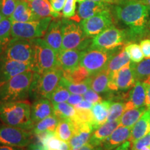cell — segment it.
I'll use <instances>...</instances> for the list:
<instances>
[{"mask_svg":"<svg viewBox=\"0 0 150 150\" xmlns=\"http://www.w3.org/2000/svg\"><path fill=\"white\" fill-rule=\"evenodd\" d=\"M114 11L118 20L130 28L131 35L144 33L149 22L148 7L138 0H118Z\"/></svg>","mask_w":150,"mask_h":150,"instance_id":"1","label":"cell"},{"mask_svg":"<svg viewBox=\"0 0 150 150\" xmlns=\"http://www.w3.org/2000/svg\"><path fill=\"white\" fill-rule=\"evenodd\" d=\"M31 105L26 101L0 102V119L5 125L31 130Z\"/></svg>","mask_w":150,"mask_h":150,"instance_id":"2","label":"cell"},{"mask_svg":"<svg viewBox=\"0 0 150 150\" xmlns=\"http://www.w3.org/2000/svg\"><path fill=\"white\" fill-rule=\"evenodd\" d=\"M35 72L27 71L11 79L0 87V102L25 101L31 92Z\"/></svg>","mask_w":150,"mask_h":150,"instance_id":"3","label":"cell"},{"mask_svg":"<svg viewBox=\"0 0 150 150\" xmlns=\"http://www.w3.org/2000/svg\"><path fill=\"white\" fill-rule=\"evenodd\" d=\"M34 47L33 72L43 74L58 67V58L56 52L44 39L38 38L31 40Z\"/></svg>","mask_w":150,"mask_h":150,"instance_id":"4","label":"cell"},{"mask_svg":"<svg viewBox=\"0 0 150 150\" xmlns=\"http://www.w3.org/2000/svg\"><path fill=\"white\" fill-rule=\"evenodd\" d=\"M63 71L59 67L48 70L43 74L35 72L31 91L35 93L39 98L50 99L63 76Z\"/></svg>","mask_w":150,"mask_h":150,"instance_id":"5","label":"cell"},{"mask_svg":"<svg viewBox=\"0 0 150 150\" xmlns=\"http://www.w3.org/2000/svg\"><path fill=\"white\" fill-rule=\"evenodd\" d=\"M52 20L49 17L33 22H13L11 39L32 40L44 36Z\"/></svg>","mask_w":150,"mask_h":150,"instance_id":"6","label":"cell"},{"mask_svg":"<svg viewBox=\"0 0 150 150\" xmlns=\"http://www.w3.org/2000/svg\"><path fill=\"white\" fill-rule=\"evenodd\" d=\"M117 50H103L90 47L82 50L79 65L85 67L91 75L96 74L106 68Z\"/></svg>","mask_w":150,"mask_h":150,"instance_id":"7","label":"cell"},{"mask_svg":"<svg viewBox=\"0 0 150 150\" xmlns=\"http://www.w3.org/2000/svg\"><path fill=\"white\" fill-rule=\"evenodd\" d=\"M62 35L63 43L61 50H82L86 47L84 44L86 37L81 24L75 20H62Z\"/></svg>","mask_w":150,"mask_h":150,"instance_id":"8","label":"cell"},{"mask_svg":"<svg viewBox=\"0 0 150 150\" xmlns=\"http://www.w3.org/2000/svg\"><path fill=\"white\" fill-rule=\"evenodd\" d=\"M34 55V47L31 40L11 39L6 49L4 56L3 58L6 59L29 63L32 66L33 68Z\"/></svg>","mask_w":150,"mask_h":150,"instance_id":"9","label":"cell"},{"mask_svg":"<svg viewBox=\"0 0 150 150\" xmlns=\"http://www.w3.org/2000/svg\"><path fill=\"white\" fill-rule=\"evenodd\" d=\"M126 36V31L112 25L94 37L90 47L103 50H117L122 45Z\"/></svg>","mask_w":150,"mask_h":150,"instance_id":"10","label":"cell"},{"mask_svg":"<svg viewBox=\"0 0 150 150\" xmlns=\"http://www.w3.org/2000/svg\"><path fill=\"white\" fill-rule=\"evenodd\" d=\"M33 134L31 130L19 127L0 126V144L16 147H25L31 144Z\"/></svg>","mask_w":150,"mask_h":150,"instance_id":"11","label":"cell"},{"mask_svg":"<svg viewBox=\"0 0 150 150\" xmlns=\"http://www.w3.org/2000/svg\"><path fill=\"white\" fill-rule=\"evenodd\" d=\"M81 25L87 38H94L112 25L110 10L104 11L95 16L81 21Z\"/></svg>","mask_w":150,"mask_h":150,"instance_id":"12","label":"cell"},{"mask_svg":"<svg viewBox=\"0 0 150 150\" xmlns=\"http://www.w3.org/2000/svg\"><path fill=\"white\" fill-rule=\"evenodd\" d=\"M135 79L132 64L129 63L122 67L120 70L110 74L108 89L116 91L119 90H127L135 84Z\"/></svg>","mask_w":150,"mask_h":150,"instance_id":"13","label":"cell"},{"mask_svg":"<svg viewBox=\"0 0 150 150\" xmlns=\"http://www.w3.org/2000/svg\"><path fill=\"white\" fill-rule=\"evenodd\" d=\"M27 71H33L32 66L29 63L2 58L0 61V87L13 76Z\"/></svg>","mask_w":150,"mask_h":150,"instance_id":"14","label":"cell"},{"mask_svg":"<svg viewBox=\"0 0 150 150\" xmlns=\"http://www.w3.org/2000/svg\"><path fill=\"white\" fill-rule=\"evenodd\" d=\"M62 24V20H55L52 21L44 35V40L56 52L57 55L61 51L63 43Z\"/></svg>","mask_w":150,"mask_h":150,"instance_id":"15","label":"cell"},{"mask_svg":"<svg viewBox=\"0 0 150 150\" xmlns=\"http://www.w3.org/2000/svg\"><path fill=\"white\" fill-rule=\"evenodd\" d=\"M82 50H61L57 55L58 67L63 72H70L79 65Z\"/></svg>","mask_w":150,"mask_h":150,"instance_id":"16","label":"cell"},{"mask_svg":"<svg viewBox=\"0 0 150 150\" xmlns=\"http://www.w3.org/2000/svg\"><path fill=\"white\" fill-rule=\"evenodd\" d=\"M110 10V4L95 1H84L79 3L78 8V21L88 19L104 11Z\"/></svg>","mask_w":150,"mask_h":150,"instance_id":"17","label":"cell"},{"mask_svg":"<svg viewBox=\"0 0 150 150\" xmlns=\"http://www.w3.org/2000/svg\"><path fill=\"white\" fill-rule=\"evenodd\" d=\"M131 128L120 125L102 143L103 150H112L129 140Z\"/></svg>","mask_w":150,"mask_h":150,"instance_id":"18","label":"cell"},{"mask_svg":"<svg viewBox=\"0 0 150 150\" xmlns=\"http://www.w3.org/2000/svg\"><path fill=\"white\" fill-rule=\"evenodd\" d=\"M54 115V106L49 99L40 98L31 106V120L33 125L49 116Z\"/></svg>","mask_w":150,"mask_h":150,"instance_id":"19","label":"cell"},{"mask_svg":"<svg viewBox=\"0 0 150 150\" xmlns=\"http://www.w3.org/2000/svg\"><path fill=\"white\" fill-rule=\"evenodd\" d=\"M10 19L13 22H29L40 20L30 7L27 0H19L16 10Z\"/></svg>","mask_w":150,"mask_h":150,"instance_id":"20","label":"cell"},{"mask_svg":"<svg viewBox=\"0 0 150 150\" xmlns=\"http://www.w3.org/2000/svg\"><path fill=\"white\" fill-rule=\"evenodd\" d=\"M120 125V120L106 122L101 127L95 129L92 134L89 140V143L95 146H100L105 141V140L112 134V131Z\"/></svg>","mask_w":150,"mask_h":150,"instance_id":"21","label":"cell"},{"mask_svg":"<svg viewBox=\"0 0 150 150\" xmlns=\"http://www.w3.org/2000/svg\"><path fill=\"white\" fill-rule=\"evenodd\" d=\"M149 132H150V108H147L131 128L129 140L131 144L134 143Z\"/></svg>","mask_w":150,"mask_h":150,"instance_id":"22","label":"cell"},{"mask_svg":"<svg viewBox=\"0 0 150 150\" xmlns=\"http://www.w3.org/2000/svg\"><path fill=\"white\" fill-rule=\"evenodd\" d=\"M111 103L112 102L110 100H104L93 104L91 111L93 113L95 130L107 122L108 110Z\"/></svg>","mask_w":150,"mask_h":150,"instance_id":"23","label":"cell"},{"mask_svg":"<svg viewBox=\"0 0 150 150\" xmlns=\"http://www.w3.org/2000/svg\"><path fill=\"white\" fill-rule=\"evenodd\" d=\"M28 1L35 14L40 19L49 17L57 18L61 16L60 13L54 11L50 0H31Z\"/></svg>","mask_w":150,"mask_h":150,"instance_id":"24","label":"cell"},{"mask_svg":"<svg viewBox=\"0 0 150 150\" xmlns=\"http://www.w3.org/2000/svg\"><path fill=\"white\" fill-rule=\"evenodd\" d=\"M110 74L106 69L96 74L91 75L89 78L91 88L97 93H103L108 91Z\"/></svg>","mask_w":150,"mask_h":150,"instance_id":"25","label":"cell"},{"mask_svg":"<svg viewBox=\"0 0 150 150\" xmlns=\"http://www.w3.org/2000/svg\"><path fill=\"white\" fill-rule=\"evenodd\" d=\"M146 87L141 81H136L129 93V102L135 108L145 106Z\"/></svg>","mask_w":150,"mask_h":150,"instance_id":"26","label":"cell"},{"mask_svg":"<svg viewBox=\"0 0 150 150\" xmlns=\"http://www.w3.org/2000/svg\"><path fill=\"white\" fill-rule=\"evenodd\" d=\"M147 109V106H143L141 107L134 108L125 110L120 119V125L122 126L132 128Z\"/></svg>","mask_w":150,"mask_h":150,"instance_id":"27","label":"cell"},{"mask_svg":"<svg viewBox=\"0 0 150 150\" xmlns=\"http://www.w3.org/2000/svg\"><path fill=\"white\" fill-rule=\"evenodd\" d=\"M131 63V60L128 54L125 50H122L119 53L115 54L112 56L108 62L107 66L105 69L108 71L109 74L115 72L116 71L120 70L122 67Z\"/></svg>","mask_w":150,"mask_h":150,"instance_id":"28","label":"cell"},{"mask_svg":"<svg viewBox=\"0 0 150 150\" xmlns=\"http://www.w3.org/2000/svg\"><path fill=\"white\" fill-rule=\"evenodd\" d=\"M136 81L150 80V59H145L139 63H131Z\"/></svg>","mask_w":150,"mask_h":150,"instance_id":"29","label":"cell"},{"mask_svg":"<svg viewBox=\"0 0 150 150\" xmlns=\"http://www.w3.org/2000/svg\"><path fill=\"white\" fill-rule=\"evenodd\" d=\"M54 115L60 120H72L76 115V108L67 102L52 103Z\"/></svg>","mask_w":150,"mask_h":150,"instance_id":"30","label":"cell"},{"mask_svg":"<svg viewBox=\"0 0 150 150\" xmlns=\"http://www.w3.org/2000/svg\"><path fill=\"white\" fill-rule=\"evenodd\" d=\"M58 138L65 142H69L74 134V125L71 120H60L55 130Z\"/></svg>","mask_w":150,"mask_h":150,"instance_id":"31","label":"cell"},{"mask_svg":"<svg viewBox=\"0 0 150 150\" xmlns=\"http://www.w3.org/2000/svg\"><path fill=\"white\" fill-rule=\"evenodd\" d=\"M91 74L85 67L79 65L77 67L70 72H63V76L74 83L85 82L91 77Z\"/></svg>","mask_w":150,"mask_h":150,"instance_id":"32","label":"cell"},{"mask_svg":"<svg viewBox=\"0 0 150 150\" xmlns=\"http://www.w3.org/2000/svg\"><path fill=\"white\" fill-rule=\"evenodd\" d=\"M59 121L60 119L55 115L49 116L35 124L33 129V134L36 135L39 133L47 131L55 132L56 127H57Z\"/></svg>","mask_w":150,"mask_h":150,"instance_id":"33","label":"cell"},{"mask_svg":"<svg viewBox=\"0 0 150 150\" xmlns=\"http://www.w3.org/2000/svg\"><path fill=\"white\" fill-rule=\"evenodd\" d=\"M41 146L45 150H72L69 142L58 138L55 132L49 136Z\"/></svg>","mask_w":150,"mask_h":150,"instance_id":"34","label":"cell"},{"mask_svg":"<svg viewBox=\"0 0 150 150\" xmlns=\"http://www.w3.org/2000/svg\"><path fill=\"white\" fill-rule=\"evenodd\" d=\"M60 85L64 86L72 94H77V95H83L91 88L89 83V79L86 81L81 83H74L70 82L67 79L62 76L59 82Z\"/></svg>","mask_w":150,"mask_h":150,"instance_id":"35","label":"cell"},{"mask_svg":"<svg viewBox=\"0 0 150 150\" xmlns=\"http://www.w3.org/2000/svg\"><path fill=\"white\" fill-rule=\"evenodd\" d=\"M124 50L128 54L130 60L133 63H139L145 58L140 45L136 44V43L128 44L127 46H125Z\"/></svg>","mask_w":150,"mask_h":150,"instance_id":"36","label":"cell"},{"mask_svg":"<svg viewBox=\"0 0 150 150\" xmlns=\"http://www.w3.org/2000/svg\"><path fill=\"white\" fill-rule=\"evenodd\" d=\"M13 22L10 18H4L0 22V41L8 45L11 40Z\"/></svg>","mask_w":150,"mask_h":150,"instance_id":"37","label":"cell"},{"mask_svg":"<svg viewBox=\"0 0 150 150\" xmlns=\"http://www.w3.org/2000/svg\"><path fill=\"white\" fill-rule=\"evenodd\" d=\"M125 110V103L123 102H112L110 104L107 122L120 120L123 115Z\"/></svg>","mask_w":150,"mask_h":150,"instance_id":"38","label":"cell"},{"mask_svg":"<svg viewBox=\"0 0 150 150\" xmlns=\"http://www.w3.org/2000/svg\"><path fill=\"white\" fill-rule=\"evenodd\" d=\"M70 92L64 86L59 85L56 88L54 93H52L50 100L52 103L65 102L70 96Z\"/></svg>","mask_w":150,"mask_h":150,"instance_id":"39","label":"cell"},{"mask_svg":"<svg viewBox=\"0 0 150 150\" xmlns=\"http://www.w3.org/2000/svg\"><path fill=\"white\" fill-rule=\"evenodd\" d=\"M76 115L71 120L76 123H91L93 125V117L91 109H76Z\"/></svg>","mask_w":150,"mask_h":150,"instance_id":"40","label":"cell"},{"mask_svg":"<svg viewBox=\"0 0 150 150\" xmlns=\"http://www.w3.org/2000/svg\"><path fill=\"white\" fill-rule=\"evenodd\" d=\"M19 0H2L1 13L5 18H10L16 10Z\"/></svg>","mask_w":150,"mask_h":150,"instance_id":"41","label":"cell"},{"mask_svg":"<svg viewBox=\"0 0 150 150\" xmlns=\"http://www.w3.org/2000/svg\"><path fill=\"white\" fill-rule=\"evenodd\" d=\"M77 0H66L62 10V16L64 18H72L75 16L76 4Z\"/></svg>","mask_w":150,"mask_h":150,"instance_id":"42","label":"cell"},{"mask_svg":"<svg viewBox=\"0 0 150 150\" xmlns=\"http://www.w3.org/2000/svg\"><path fill=\"white\" fill-rule=\"evenodd\" d=\"M147 146H150V132L136 142L131 144V150H140Z\"/></svg>","mask_w":150,"mask_h":150,"instance_id":"43","label":"cell"},{"mask_svg":"<svg viewBox=\"0 0 150 150\" xmlns=\"http://www.w3.org/2000/svg\"><path fill=\"white\" fill-rule=\"evenodd\" d=\"M83 97L84 100L88 101V102L92 103L93 104H95L96 103L100 102L101 101H102V98L99 96L98 93L94 91L91 88H90L86 93H84Z\"/></svg>","mask_w":150,"mask_h":150,"instance_id":"44","label":"cell"},{"mask_svg":"<svg viewBox=\"0 0 150 150\" xmlns=\"http://www.w3.org/2000/svg\"><path fill=\"white\" fill-rule=\"evenodd\" d=\"M142 52L145 59H150V39H145L140 43Z\"/></svg>","mask_w":150,"mask_h":150,"instance_id":"45","label":"cell"},{"mask_svg":"<svg viewBox=\"0 0 150 150\" xmlns=\"http://www.w3.org/2000/svg\"><path fill=\"white\" fill-rule=\"evenodd\" d=\"M65 1L66 0H50L52 8L57 13H60V11L63 10Z\"/></svg>","mask_w":150,"mask_h":150,"instance_id":"46","label":"cell"},{"mask_svg":"<svg viewBox=\"0 0 150 150\" xmlns=\"http://www.w3.org/2000/svg\"><path fill=\"white\" fill-rule=\"evenodd\" d=\"M83 97L81 95H77V94H72L71 95L69 99H67V103L72 106H76V104H79L83 100Z\"/></svg>","mask_w":150,"mask_h":150,"instance_id":"47","label":"cell"},{"mask_svg":"<svg viewBox=\"0 0 150 150\" xmlns=\"http://www.w3.org/2000/svg\"><path fill=\"white\" fill-rule=\"evenodd\" d=\"M72 150H103L102 146H95L91 145V143L88 142L85 145L80 146V147H76L72 148Z\"/></svg>","mask_w":150,"mask_h":150,"instance_id":"48","label":"cell"},{"mask_svg":"<svg viewBox=\"0 0 150 150\" xmlns=\"http://www.w3.org/2000/svg\"><path fill=\"white\" fill-rule=\"evenodd\" d=\"M146 87V99L145 106L147 108H150V80L143 81Z\"/></svg>","mask_w":150,"mask_h":150,"instance_id":"49","label":"cell"},{"mask_svg":"<svg viewBox=\"0 0 150 150\" xmlns=\"http://www.w3.org/2000/svg\"><path fill=\"white\" fill-rule=\"evenodd\" d=\"M93 106V104H92V103L83 99V100L81 102H80L79 104L74 106V108H76V109H91Z\"/></svg>","mask_w":150,"mask_h":150,"instance_id":"50","label":"cell"},{"mask_svg":"<svg viewBox=\"0 0 150 150\" xmlns=\"http://www.w3.org/2000/svg\"><path fill=\"white\" fill-rule=\"evenodd\" d=\"M131 142L129 140H127V141L124 142L123 144H122L121 145L118 146L117 147L112 150H131Z\"/></svg>","mask_w":150,"mask_h":150,"instance_id":"51","label":"cell"},{"mask_svg":"<svg viewBox=\"0 0 150 150\" xmlns=\"http://www.w3.org/2000/svg\"><path fill=\"white\" fill-rule=\"evenodd\" d=\"M0 150H25L24 147H16L0 144Z\"/></svg>","mask_w":150,"mask_h":150,"instance_id":"52","label":"cell"},{"mask_svg":"<svg viewBox=\"0 0 150 150\" xmlns=\"http://www.w3.org/2000/svg\"><path fill=\"white\" fill-rule=\"evenodd\" d=\"M26 150H45L40 145H39L38 143H32L30 144V145L28 146L27 149Z\"/></svg>","mask_w":150,"mask_h":150,"instance_id":"53","label":"cell"},{"mask_svg":"<svg viewBox=\"0 0 150 150\" xmlns=\"http://www.w3.org/2000/svg\"><path fill=\"white\" fill-rule=\"evenodd\" d=\"M84 1H102V2H105L110 4H115L117 2L118 0H77V2L80 3Z\"/></svg>","mask_w":150,"mask_h":150,"instance_id":"54","label":"cell"},{"mask_svg":"<svg viewBox=\"0 0 150 150\" xmlns=\"http://www.w3.org/2000/svg\"><path fill=\"white\" fill-rule=\"evenodd\" d=\"M7 46H8V45L5 44V43L2 42L1 41H0V56H1V54L3 53L4 51H5L7 47Z\"/></svg>","mask_w":150,"mask_h":150,"instance_id":"55","label":"cell"},{"mask_svg":"<svg viewBox=\"0 0 150 150\" xmlns=\"http://www.w3.org/2000/svg\"><path fill=\"white\" fill-rule=\"evenodd\" d=\"M138 1H140V2L143 3L144 4H145L149 8V11L150 12V0H138Z\"/></svg>","mask_w":150,"mask_h":150,"instance_id":"56","label":"cell"},{"mask_svg":"<svg viewBox=\"0 0 150 150\" xmlns=\"http://www.w3.org/2000/svg\"><path fill=\"white\" fill-rule=\"evenodd\" d=\"M5 18H4V17L3 16H2V15H1V13H0V22H1V20H3V19H4Z\"/></svg>","mask_w":150,"mask_h":150,"instance_id":"57","label":"cell"},{"mask_svg":"<svg viewBox=\"0 0 150 150\" xmlns=\"http://www.w3.org/2000/svg\"><path fill=\"white\" fill-rule=\"evenodd\" d=\"M1 1H2V0H0V11H1Z\"/></svg>","mask_w":150,"mask_h":150,"instance_id":"58","label":"cell"},{"mask_svg":"<svg viewBox=\"0 0 150 150\" xmlns=\"http://www.w3.org/2000/svg\"><path fill=\"white\" fill-rule=\"evenodd\" d=\"M27 1H31V0H27Z\"/></svg>","mask_w":150,"mask_h":150,"instance_id":"59","label":"cell"},{"mask_svg":"<svg viewBox=\"0 0 150 150\" xmlns=\"http://www.w3.org/2000/svg\"><path fill=\"white\" fill-rule=\"evenodd\" d=\"M0 120H1V119H0Z\"/></svg>","mask_w":150,"mask_h":150,"instance_id":"60","label":"cell"}]
</instances>
